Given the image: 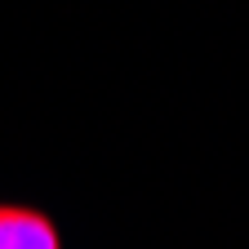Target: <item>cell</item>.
<instances>
[{"label": "cell", "mask_w": 249, "mask_h": 249, "mask_svg": "<svg viewBox=\"0 0 249 249\" xmlns=\"http://www.w3.org/2000/svg\"><path fill=\"white\" fill-rule=\"evenodd\" d=\"M0 249H62L58 227L22 205H0Z\"/></svg>", "instance_id": "6da1fadb"}]
</instances>
